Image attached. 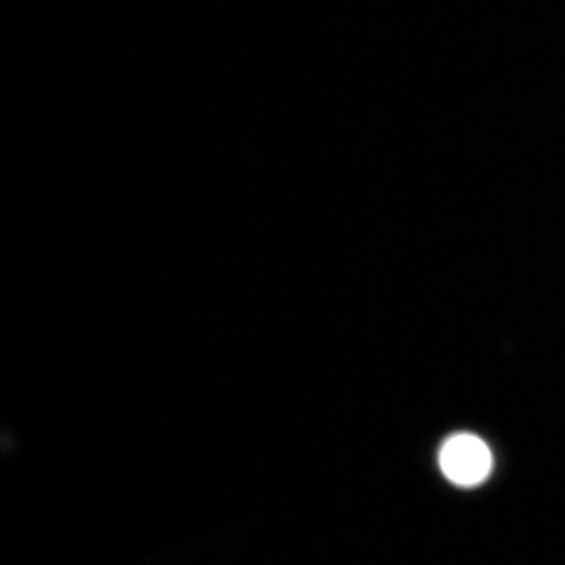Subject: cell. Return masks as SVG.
<instances>
[{
	"label": "cell",
	"mask_w": 565,
	"mask_h": 565,
	"mask_svg": "<svg viewBox=\"0 0 565 565\" xmlns=\"http://www.w3.org/2000/svg\"><path fill=\"white\" fill-rule=\"evenodd\" d=\"M492 452L481 438L460 434L449 438L440 452L441 470L457 486L481 484L492 471Z\"/></svg>",
	"instance_id": "6da1fadb"
}]
</instances>
